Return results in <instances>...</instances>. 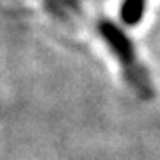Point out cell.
<instances>
[{
    "mask_svg": "<svg viewBox=\"0 0 160 160\" xmlns=\"http://www.w3.org/2000/svg\"><path fill=\"white\" fill-rule=\"evenodd\" d=\"M146 0H126L125 7H123V18L126 22L135 23L142 14V7Z\"/></svg>",
    "mask_w": 160,
    "mask_h": 160,
    "instance_id": "6da1fadb",
    "label": "cell"
}]
</instances>
